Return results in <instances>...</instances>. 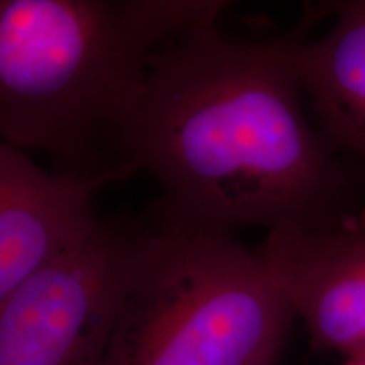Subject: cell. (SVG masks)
Returning a JSON list of instances; mask_svg holds the SVG:
<instances>
[{
    "instance_id": "52a82bcc",
    "label": "cell",
    "mask_w": 365,
    "mask_h": 365,
    "mask_svg": "<svg viewBox=\"0 0 365 365\" xmlns=\"http://www.w3.org/2000/svg\"><path fill=\"white\" fill-rule=\"evenodd\" d=\"M335 26L314 41L284 39L318 130L365 173V0L333 6Z\"/></svg>"
},
{
    "instance_id": "8992f818",
    "label": "cell",
    "mask_w": 365,
    "mask_h": 365,
    "mask_svg": "<svg viewBox=\"0 0 365 365\" xmlns=\"http://www.w3.org/2000/svg\"><path fill=\"white\" fill-rule=\"evenodd\" d=\"M112 176L46 171L0 140V304L90 230Z\"/></svg>"
},
{
    "instance_id": "ba28073f",
    "label": "cell",
    "mask_w": 365,
    "mask_h": 365,
    "mask_svg": "<svg viewBox=\"0 0 365 365\" xmlns=\"http://www.w3.org/2000/svg\"><path fill=\"white\" fill-rule=\"evenodd\" d=\"M345 365H365V352L355 354L352 357H346Z\"/></svg>"
},
{
    "instance_id": "3957f363",
    "label": "cell",
    "mask_w": 365,
    "mask_h": 365,
    "mask_svg": "<svg viewBox=\"0 0 365 365\" xmlns=\"http://www.w3.org/2000/svg\"><path fill=\"white\" fill-rule=\"evenodd\" d=\"M150 213L100 365H277L296 317L259 250Z\"/></svg>"
},
{
    "instance_id": "5b68a950",
    "label": "cell",
    "mask_w": 365,
    "mask_h": 365,
    "mask_svg": "<svg viewBox=\"0 0 365 365\" xmlns=\"http://www.w3.org/2000/svg\"><path fill=\"white\" fill-rule=\"evenodd\" d=\"M257 250L314 349L365 352V208L327 225L274 228Z\"/></svg>"
},
{
    "instance_id": "277c9868",
    "label": "cell",
    "mask_w": 365,
    "mask_h": 365,
    "mask_svg": "<svg viewBox=\"0 0 365 365\" xmlns=\"http://www.w3.org/2000/svg\"><path fill=\"white\" fill-rule=\"evenodd\" d=\"M154 217L97 218L0 304V365H100Z\"/></svg>"
},
{
    "instance_id": "7a4b0ae2",
    "label": "cell",
    "mask_w": 365,
    "mask_h": 365,
    "mask_svg": "<svg viewBox=\"0 0 365 365\" xmlns=\"http://www.w3.org/2000/svg\"><path fill=\"white\" fill-rule=\"evenodd\" d=\"M225 7L210 0H0V140L43 150L58 173L129 176L117 143L150 56L191 29L215 26Z\"/></svg>"
},
{
    "instance_id": "6da1fadb",
    "label": "cell",
    "mask_w": 365,
    "mask_h": 365,
    "mask_svg": "<svg viewBox=\"0 0 365 365\" xmlns=\"http://www.w3.org/2000/svg\"><path fill=\"white\" fill-rule=\"evenodd\" d=\"M318 127L284 39L235 41L196 27L149 59L117 143L118 164L158 182L164 220L235 235L319 227L357 212L354 176Z\"/></svg>"
}]
</instances>
